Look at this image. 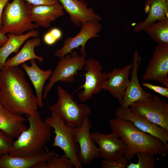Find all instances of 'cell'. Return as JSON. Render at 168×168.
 Instances as JSON below:
<instances>
[{"mask_svg": "<svg viewBox=\"0 0 168 168\" xmlns=\"http://www.w3.org/2000/svg\"><path fill=\"white\" fill-rule=\"evenodd\" d=\"M129 107L151 123L168 131V103L166 100L154 96L134 102Z\"/></svg>", "mask_w": 168, "mask_h": 168, "instance_id": "ba28073f", "label": "cell"}, {"mask_svg": "<svg viewBox=\"0 0 168 168\" xmlns=\"http://www.w3.org/2000/svg\"><path fill=\"white\" fill-rule=\"evenodd\" d=\"M7 36L8 38L7 41L0 48V71L4 66L7 58L11 54L17 53L26 41L31 37H39L40 33L37 30L35 29L22 35L8 33Z\"/></svg>", "mask_w": 168, "mask_h": 168, "instance_id": "603a6c76", "label": "cell"}, {"mask_svg": "<svg viewBox=\"0 0 168 168\" xmlns=\"http://www.w3.org/2000/svg\"><path fill=\"white\" fill-rule=\"evenodd\" d=\"M145 12L148 13L147 16L135 26L133 31L135 33L143 30L150 24L168 17V0H146Z\"/></svg>", "mask_w": 168, "mask_h": 168, "instance_id": "ffe728a7", "label": "cell"}, {"mask_svg": "<svg viewBox=\"0 0 168 168\" xmlns=\"http://www.w3.org/2000/svg\"><path fill=\"white\" fill-rule=\"evenodd\" d=\"M116 118L128 120L141 131L153 135L168 146V131L153 124L144 116L132 110L130 108L118 107L114 111Z\"/></svg>", "mask_w": 168, "mask_h": 168, "instance_id": "4fadbf2b", "label": "cell"}, {"mask_svg": "<svg viewBox=\"0 0 168 168\" xmlns=\"http://www.w3.org/2000/svg\"><path fill=\"white\" fill-rule=\"evenodd\" d=\"M54 155V152L47 150L30 156H13L6 154L0 157V168H33L39 163L46 161Z\"/></svg>", "mask_w": 168, "mask_h": 168, "instance_id": "d6986e66", "label": "cell"}, {"mask_svg": "<svg viewBox=\"0 0 168 168\" xmlns=\"http://www.w3.org/2000/svg\"><path fill=\"white\" fill-rule=\"evenodd\" d=\"M63 33L58 28H53L47 32L43 36L44 42L48 45L54 44L62 37Z\"/></svg>", "mask_w": 168, "mask_h": 168, "instance_id": "f1b7e54d", "label": "cell"}, {"mask_svg": "<svg viewBox=\"0 0 168 168\" xmlns=\"http://www.w3.org/2000/svg\"><path fill=\"white\" fill-rule=\"evenodd\" d=\"M8 40L7 36L0 31V48L6 43Z\"/></svg>", "mask_w": 168, "mask_h": 168, "instance_id": "836d02e7", "label": "cell"}, {"mask_svg": "<svg viewBox=\"0 0 168 168\" xmlns=\"http://www.w3.org/2000/svg\"><path fill=\"white\" fill-rule=\"evenodd\" d=\"M30 126L14 141L8 154L17 157L30 156L43 152L44 147L50 140L51 127L40 117L37 111L34 116H27Z\"/></svg>", "mask_w": 168, "mask_h": 168, "instance_id": "3957f363", "label": "cell"}, {"mask_svg": "<svg viewBox=\"0 0 168 168\" xmlns=\"http://www.w3.org/2000/svg\"><path fill=\"white\" fill-rule=\"evenodd\" d=\"M91 135L95 143L99 146L100 157L112 161L124 156L126 146L115 132L105 134L95 131Z\"/></svg>", "mask_w": 168, "mask_h": 168, "instance_id": "5bb4252c", "label": "cell"}, {"mask_svg": "<svg viewBox=\"0 0 168 168\" xmlns=\"http://www.w3.org/2000/svg\"><path fill=\"white\" fill-rule=\"evenodd\" d=\"M31 66H28L25 63L21 64V67L29 76L36 94L38 106H43V92L44 84L47 80L51 76L53 71L51 69L43 70L37 65L35 59L30 60Z\"/></svg>", "mask_w": 168, "mask_h": 168, "instance_id": "44dd1931", "label": "cell"}, {"mask_svg": "<svg viewBox=\"0 0 168 168\" xmlns=\"http://www.w3.org/2000/svg\"><path fill=\"white\" fill-rule=\"evenodd\" d=\"M74 165L64 154L58 157L55 155L50 157L46 161L39 163L33 168H73Z\"/></svg>", "mask_w": 168, "mask_h": 168, "instance_id": "484cf974", "label": "cell"}, {"mask_svg": "<svg viewBox=\"0 0 168 168\" xmlns=\"http://www.w3.org/2000/svg\"><path fill=\"white\" fill-rule=\"evenodd\" d=\"M84 68L85 72L82 76H85V82L76 90L83 89L78 95L79 100L82 103L99 93L103 84L108 78V73L102 72L101 64L95 58L86 59Z\"/></svg>", "mask_w": 168, "mask_h": 168, "instance_id": "9c48e42d", "label": "cell"}, {"mask_svg": "<svg viewBox=\"0 0 168 168\" xmlns=\"http://www.w3.org/2000/svg\"><path fill=\"white\" fill-rule=\"evenodd\" d=\"M26 120L24 117L9 112L0 102V129L8 136L17 138L23 131L27 129L24 123Z\"/></svg>", "mask_w": 168, "mask_h": 168, "instance_id": "7402d4cb", "label": "cell"}, {"mask_svg": "<svg viewBox=\"0 0 168 168\" xmlns=\"http://www.w3.org/2000/svg\"><path fill=\"white\" fill-rule=\"evenodd\" d=\"M86 59V56H79L77 52L72 51L61 58L44 88L43 98H47L53 86L58 82H74L75 76L78 74V71L84 68Z\"/></svg>", "mask_w": 168, "mask_h": 168, "instance_id": "52a82bcc", "label": "cell"}, {"mask_svg": "<svg viewBox=\"0 0 168 168\" xmlns=\"http://www.w3.org/2000/svg\"><path fill=\"white\" fill-rule=\"evenodd\" d=\"M142 85L162 96L168 98V86L163 87L146 82L142 83Z\"/></svg>", "mask_w": 168, "mask_h": 168, "instance_id": "4dcf8cb0", "label": "cell"}, {"mask_svg": "<svg viewBox=\"0 0 168 168\" xmlns=\"http://www.w3.org/2000/svg\"><path fill=\"white\" fill-rule=\"evenodd\" d=\"M64 10L69 16L72 22L79 27L88 22L99 21L101 20L92 7H88L84 0H58Z\"/></svg>", "mask_w": 168, "mask_h": 168, "instance_id": "2e32d148", "label": "cell"}, {"mask_svg": "<svg viewBox=\"0 0 168 168\" xmlns=\"http://www.w3.org/2000/svg\"><path fill=\"white\" fill-rule=\"evenodd\" d=\"M0 102L17 115L34 116L38 100L23 71L18 67L4 66L0 71Z\"/></svg>", "mask_w": 168, "mask_h": 168, "instance_id": "6da1fadb", "label": "cell"}, {"mask_svg": "<svg viewBox=\"0 0 168 168\" xmlns=\"http://www.w3.org/2000/svg\"><path fill=\"white\" fill-rule=\"evenodd\" d=\"M9 0H0V30L2 27V16L3 11L6 4Z\"/></svg>", "mask_w": 168, "mask_h": 168, "instance_id": "d6a6232c", "label": "cell"}, {"mask_svg": "<svg viewBox=\"0 0 168 168\" xmlns=\"http://www.w3.org/2000/svg\"><path fill=\"white\" fill-rule=\"evenodd\" d=\"M168 44L159 43L143 77L144 81L154 80L168 86Z\"/></svg>", "mask_w": 168, "mask_h": 168, "instance_id": "30bf717a", "label": "cell"}, {"mask_svg": "<svg viewBox=\"0 0 168 168\" xmlns=\"http://www.w3.org/2000/svg\"><path fill=\"white\" fill-rule=\"evenodd\" d=\"M135 155L138 161L136 163L130 162L126 168H154L155 160L153 154L144 152H139Z\"/></svg>", "mask_w": 168, "mask_h": 168, "instance_id": "4316f807", "label": "cell"}, {"mask_svg": "<svg viewBox=\"0 0 168 168\" xmlns=\"http://www.w3.org/2000/svg\"><path fill=\"white\" fill-rule=\"evenodd\" d=\"M81 26L80 32L76 36H68L64 40L62 47L55 51L54 55L55 56L61 58L81 46L80 52L81 55L86 57L85 45L91 39L100 36L99 33L101 30L102 25L99 21H95L86 22Z\"/></svg>", "mask_w": 168, "mask_h": 168, "instance_id": "8fae6325", "label": "cell"}, {"mask_svg": "<svg viewBox=\"0 0 168 168\" xmlns=\"http://www.w3.org/2000/svg\"><path fill=\"white\" fill-rule=\"evenodd\" d=\"M109 123L112 131L116 133L126 145V150L124 156L129 161L139 152L158 155L162 157L167 155L168 146L158 138L141 131L129 121L116 118L110 119Z\"/></svg>", "mask_w": 168, "mask_h": 168, "instance_id": "7a4b0ae2", "label": "cell"}, {"mask_svg": "<svg viewBox=\"0 0 168 168\" xmlns=\"http://www.w3.org/2000/svg\"><path fill=\"white\" fill-rule=\"evenodd\" d=\"M154 41L168 44V17L147 26L143 29Z\"/></svg>", "mask_w": 168, "mask_h": 168, "instance_id": "d4e9b609", "label": "cell"}, {"mask_svg": "<svg viewBox=\"0 0 168 168\" xmlns=\"http://www.w3.org/2000/svg\"><path fill=\"white\" fill-rule=\"evenodd\" d=\"M91 126V122L87 117L80 126L74 128L75 138L79 147L77 158L82 165H88L94 159L100 157L99 148L90 133Z\"/></svg>", "mask_w": 168, "mask_h": 168, "instance_id": "7c38bea8", "label": "cell"}, {"mask_svg": "<svg viewBox=\"0 0 168 168\" xmlns=\"http://www.w3.org/2000/svg\"><path fill=\"white\" fill-rule=\"evenodd\" d=\"M132 58L131 79L120 105V107L123 108L129 107L131 104L134 102L152 98L153 96L150 93L144 91L140 84L138 72L142 58L137 49L134 51Z\"/></svg>", "mask_w": 168, "mask_h": 168, "instance_id": "9a60e30c", "label": "cell"}, {"mask_svg": "<svg viewBox=\"0 0 168 168\" xmlns=\"http://www.w3.org/2000/svg\"><path fill=\"white\" fill-rule=\"evenodd\" d=\"M132 63L121 68H114L108 73V78L103 84L101 89L107 91L113 97L122 103L126 89L129 84L130 71Z\"/></svg>", "mask_w": 168, "mask_h": 168, "instance_id": "e0dca14e", "label": "cell"}, {"mask_svg": "<svg viewBox=\"0 0 168 168\" xmlns=\"http://www.w3.org/2000/svg\"><path fill=\"white\" fill-rule=\"evenodd\" d=\"M28 3L33 5H49L54 4L58 0H24Z\"/></svg>", "mask_w": 168, "mask_h": 168, "instance_id": "1f68e13d", "label": "cell"}, {"mask_svg": "<svg viewBox=\"0 0 168 168\" xmlns=\"http://www.w3.org/2000/svg\"><path fill=\"white\" fill-rule=\"evenodd\" d=\"M14 141L0 129V157L8 154L12 148Z\"/></svg>", "mask_w": 168, "mask_h": 168, "instance_id": "83f0119b", "label": "cell"}, {"mask_svg": "<svg viewBox=\"0 0 168 168\" xmlns=\"http://www.w3.org/2000/svg\"><path fill=\"white\" fill-rule=\"evenodd\" d=\"M129 161L124 156L112 161L104 160L101 164L103 168H125L128 164Z\"/></svg>", "mask_w": 168, "mask_h": 168, "instance_id": "f546056e", "label": "cell"}, {"mask_svg": "<svg viewBox=\"0 0 168 168\" xmlns=\"http://www.w3.org/2000/svg\"><path fill=\"white\" fill-rule=\"evenodd\" d=\"M41 44V40L39 37L28 39L16 55L6 60L4 66L18 67L25 62L32 59H36L40 62H43V58L36 55L34 51L35 47L39 46Z\"/></svg>", "mask_w": 168, "mask_h": 168, "instance_id": "cb8c5ba5", "label": "cell"}, {"mask_svg": "<svg viewBox=\"0 0 168 168\" xmlns=\"http://www.w3.org/2000/svg\"><path fill=\"white\" fill-rule=\"evenodd\" d=\"M56 103L49 107L51 112L55 113L69 127L80 126L91 114V109L83 103L78 104L77 100H74L72 95L59 85L58 87Z\"/></svg>", "mask_w": 168, "mask_h": 168, "instance_id": "5b68a950", "label": "cell"}, {"mask_svg": "<svg viewBox=\"0 0 168 168\" xmlns=\"http://www.w3.org/2000/svg\"><path fill=\"white\" fill-rule=\"evenodd\" d=\"M30 10L32 21L44 28L49 27L52 22L64 15V10L59 2L52 5H31Z\"/></svg>", "mask_w": 168, "mask_h": 168, "instance_id": "ac0fdd59", "label": "cell"}, {"mask_svg": "<svg viewBox=\"0 0 168 168\" xmlns=\"http://www.w3.org/2000/svg\"><path fill=\"white\" fill-rule=\"evenodd\" d=\"M31 5L24 0H13L11 2H8L2 14L0 31L5 34L20 35L37 29L39 26L31 19Z\"/></svg>", "mask_w": 168, "mask_h": 168, "instance_id": "277c9868", "label": "cell"}, {"mask_svg": "<svg viewBox=\"0 0 168 168\" xmlns=\"http://www.w3.org/2000/svg\"><path fill=\"white\" fill-rule=\"evenodd\" d=\"M44 121L54 130L55 136L53 147H58L71 160L74 167L82 168V165L77 158L79 151V144L76 140L74 128L67 125L62 119L54 112Z\"/></svg>", "mask_w": 168, "mask_h": 168, "instance_id": "8992f818", "label": "cell"}]
</instances>
